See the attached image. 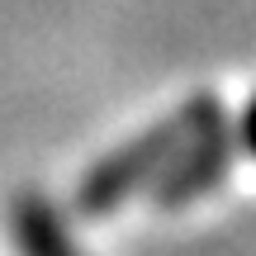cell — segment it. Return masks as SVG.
Instances as JSON below:
<instances>
[{
  "label": "cell",
  "instance_id": "obj_1",
  "mask_svg": "<svg viewBox=\"0 0 256 256\" xmlns=\"http://www.w3.org/2000/svg\"><path fill=\"white\" fill-rule=\"evenodd\" d=\"M204 114H209V110H204V104H194L185 119L162 124L156 133H147V138H138V142H128L124 152L104 156V162L81 180V190H76V204H81L86 214H104V209H114L119 200H128L138 185L156 180V176L171 166V156L180 152V142L194 133V124H200Z\"/></svg>",
  "mask_w": 256,
  "mask_h": 256
},
{
  "label": "cell",
  "instance_id": "obj_2",
  "mask_svg": "<svg viewBox=\"0 0 256 256\" xmlns=\"http://www.w3.org/2000/svg\"><path fill=\"white\" fill-rule=\"evenodd\" d=\"M10 232H14L19 256H76L62 218L38 194H24V200L10 204Z\"/></svg>",
  "mask_w": 256,
  "mask_h": 256
},
{
  "label": "cell",
  "instance_id": "obj_3",
  "mask_svg": "<svg viewBox=\"0 0 256 256\" xmlns=\"http://www.w3.org/2000/svg\"><path fill=\"white\" fill-rule=\"evenodd\" d=\"M242 142H247V152H256V104L247 110V119H242Z\"/></svg>",
  "mask_w": 256,
  "mask_h": 256
}]
</instances>
